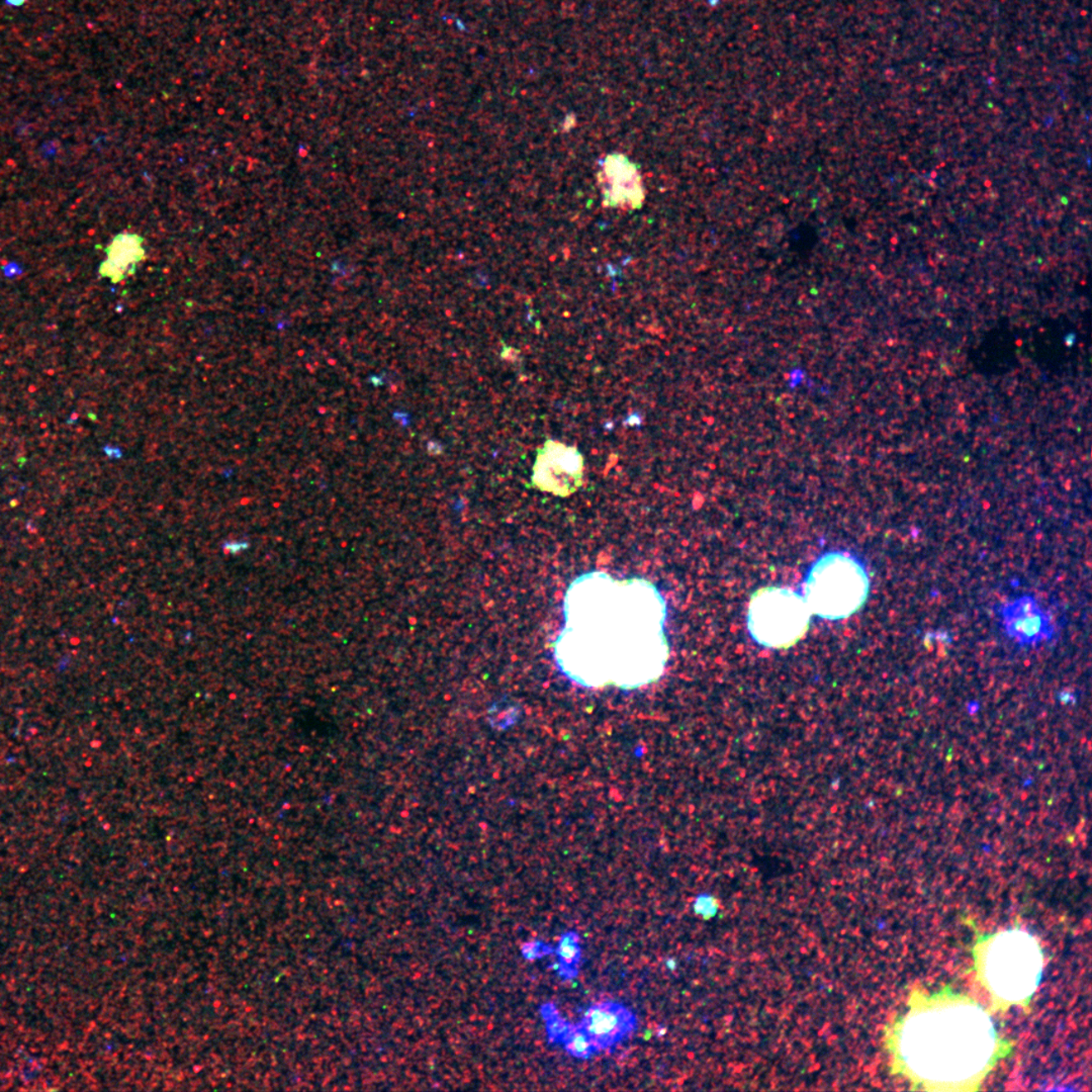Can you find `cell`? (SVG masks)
Segmentation results:
<instances>
[{
  "label": "cell",
  "instance_id": "obj_10",
  "mask_svg": "<svg viewBox=\"0 0 1092 1092\" xmlns=\"http://www.w3.org/2000/svg\"><path fill=\"white\" fill-rule=\"evenodd\" d=\"M566 1052L577 1059H589L596 1052L591 1040L579 1025H570L568 1031L561 1041Z\"/></svg>",
  "mask_w": 1092,
  "mask_h": 1092
},
{
  "label": "cell",
  "instance_id": "obj_9",
  "mask_svg": "<svg viewBox=\"0 0 1092 1092\" xmlns=\"http://www.w3.org/2000/svg\"><path fill=\"white\" fill-rule=\"evenodd\" d=\"M557 956V971L561 977L571 979L575 977L579 972V966L582 960V948L580 944V936L577 933H565L557 943L556 949L554 950Z\"/></svg>",
  "mask_w": 1092,
  "mask_h": 1092
},
{
  "label": "cell",
  "instance_id": "obj_6",
  "mask_svg": "<svg viewBox=\"0 0 1092 1092\" xmlns=\"http://www.w3.org/2000/svg\"><path fill=\"white\" fill-rule=\"evenodd\" d=\"M579 1026L599 1052L611 1049L629 1037L638 1026V1019L620 1003L602 1001L588 1008Z\"/></svg>",
  "mask_w": 1092,
  "mask_h": 1092
},
{
  "label": "cell",
  "instance_id": "obj_1",
  "mask_svg": "<svg viewBox=\"0 0 1092 1092\" xmlns=\"http://www.w3.org/2000/svg\"><path fill=\"white\" fill-rule=\"evenodd\" d=\"M894 1072L923 1090H977L998 1059L1010 1052L991 1017L972 999L945 989L914 996L889 1036Z\"/></svg>",
  "mask_w": 1092,
  "mask_h": 1092
},
{
  "label": "cell",
  "instance_id": "obj_11",
  "mask_svg": "<svg viewBox=\"0 0 1092 1092\" xmlns=\"http://www.w3.org/2000/svg\"><path fill=\"white\" fill-rule=\"evenodd\" d=\"M541 1016L546 1021V1033L551 1043H561L570 1028V1022L562 1017L552 1003L541 1007Z\"/></svg>",
  "mask_w": 1092,
  "mask_h": 1092
},
{
  "label": "cell",
  "instance_id": "obj_2",
  "mask_svg": "<svg viewBox=\"0 0 1092 1092\" xmlns=\"http://www.w3.org/2000/svg\"><path fill=\"white\" fill-rule=\"evenodd\" d=\"M980 982L994 1006H1026L1042 978L1044 956L1039 943L1021 929L982 938L974 950Z\"/></svg>",
  "mask_w": 1092,
  "mask_h": 1092
},
{
  "label": "cell",
  "instance_id": "obj_4",
  "mask_svg": "<svg viewBox=\"0 0 1092 1092\" xmlns=\"http://www.w3.org/2000/svg\"><path fill=\"white\" fill-rule=\"evenodd\" d=\"M810 615L802 594L788 588H765L752 598L747 629L764 647L786 649L806 634Z\"/></svg>",
  "mask_w": 1092,
  "mask_h": 1092
},
{
  "label": "cell",
  "instance_id": "obj_12",
  "mask_svg": "<svg viewBox=\"0 0 1092 1092\" xmlns=\"http://www.w3.org/2000/svg\"><path fill=\"white\" fill-rule=\"evenodd\" d=\"M554 950L551 946L546 945L545 943L534 941L523 945L522 955L528 961H536L543 958L551 952H554Z\"/></svg>",
  "mask_w": 1092,
  "mask_h": 1092
},
{
  "label": "cell",
  "instance_id": "obj_13",
  "mask_svg": "<svg viewBox=\"0 0 1092 1092\" xmlns=\"http://www.w3.org/2000/svg\"><path fill=\"white\" fill-rule=\"evenodd\" d=\"M9 2H12L13 4H21L22 2H24V0H9Z\"/></svg>",
  "mask_w": 1092,
  "mask_h": 1092
},
{
  "label": "cell",
  "instance_id": "obj_5",
  "mask_svg": "<svg viewBox=\"0 0 1092 1092\" xmlns=\"http://www.w3.org/2000/svg\"><path fill=\"white\" fill-rule=\"evenodd\" d=\"M584 458L573 446L547 440L538 449L533 467V485L561 497L573 494L582 486Z\"/></svg>",
  "mask_w": 1092,
  "mask_h": 1092
},
{
  "label": "cell",
  "instance_id": "obj_3",
  "mask_svg": "<svg viewBox=\"0 0 1092 1092\" xmlns=\"http://www.w3.org/2000/svg\"><path fill=\"white\" fill-rule=\"evenodd\" d=\"M869 587L861 562L845 552H829L811 566L802 596L811 613L824 619L840 620L864 605Z\"/></svg>",
  "mask_w": 1092,
  "mask_h": 1092
},
{
  "label": "cell",
  "instance_id": "obj_8",
  "mask_svg": "<svg viewBox=\"0 0 1092 1092\" xmlns=\"http://www.w3.org/2000/svg\"><path fill=\"white\" fill-rule=\"evenodd\" d=\"M108 259L100 267L102 276L110 277L114 282L122 278L130 264L137 262L141 258L144 250L137 236L120 235L105 250Z\"/></svg>",
  "mask_w": 1092,
  "mask_h": 1092
},
{
  "label": "cell",
  "instance_id": "obj_7",
  "mask_svg": "<svg viewBox=\"0 0 1092 1092\" xmlns=\"http://www.w3.org/2000/svg\"><path fill=\"white\" fill-rule=\"evenodd\" d=\"M600 178L604 193L608 202L615 206L634 208L643 201L640 176L629 161L616 158L606 160Z\"/></svg>",
  "mask_w": 1092,
  "mask_h": 1092
}]
</instances>
